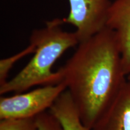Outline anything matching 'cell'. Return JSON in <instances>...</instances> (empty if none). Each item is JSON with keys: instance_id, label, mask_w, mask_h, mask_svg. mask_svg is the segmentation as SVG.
Wrapping results in <instances>:
<instances>
[{"instance_id": "obj_1", "label": "cell", "mask_w": 130, "mask_h": 130, "mask_svg": "<svg viewBox=\"0 0 130 130\" xmlns=\"http://www.w3.org/2000/svg\"><path fill=\"white\" fill-rule=\"evenodd\" d=\"M57 71L83 123L90 129L127 81L116 36L107 27L79 43L72 56Z\"/></svg>"}, {"instance_id": "obj_2", "label": "cell", "mask_w": 130, "mask_h": 130, "mask_svg": "<svg viewBox=\"0 0 130 130\" xmlns=\"http://www.w3.org/2000/svg\"><path fill=\"white\" fill-rule=\"evenodd\" d=\"M64 24L63 19L56 18L46 21L43 28L32 31L30 37L34 48L32 57L18 74L0 86L1 95L61 83L58 71H52L54 64L68 50L79 43L75 32L63 30Z\"/></svg>"}, {"instance_id": "obj_3", "label": "cell", "mask_w": 130, "mask_h": 130, "mask_svg": "<svg viewBox=\"0 0 130 130\" xmlns=\"http://www.w3.org/2000/svg\"><path fill=\"white\" fill-rule=\"evenodd\" d=\"M67 90L63 82L43 86L26 93L0 98V119L34 118L48 111L58 97Z\"/></svg>"}, {"instance_id": "obj_4", "label": "cell", "mask_w": 130, "mask_h": 130, "mask_svg": "<svg viewBox=\"0 0 130 130\" xmlns=\"http://www.w3.org/2000/svg\"><path fill=\"white\" fill-rule=\"evenodd\" d=\"M70 11L64 23L75 27L79 43L106 28L110 0H68Z\"/></svg>"}, {"instance_id": "obj_5", "label": "cell", "mask_w": 130, "mask_h": 130, "mask_svg": "<svg viewBox=\"0 0 130 130\" xmlns=\"http://www.w3.org/2000/svg\"><path fill=\"white\" fill-rule=\"evenodd\" d=\"M106 27L115 33L126 75L130 72V0H115L108 10Z\"/></svg>"}, {"instance_id": "obj_6", "label": "cell", "mask_w": 130, "mask_h": 130, "mask_svg": "<svg viewBox=\"0 0 130 130\" xmlns=\"http://www.w3.org/2000/svg\"><path fill=\"white\" fill-rule=\"evenodd\" d=\"M92 130H130V81H126Z\"/></svg>"}, {"instance_id": "obj_7", "label": "cell", "mask_w": 130, "mask_h": 130, "mask_svg": "<svg viewBox=\"0 0 130 130\" xmlns=\"http://www.w3.org/2000/svg\"><path fill=\"white\" fill-rule=\"evenodd\" d=\"M48 110L57 119L63 130H92L83 123L67 90L58 97Z\"/></svg>"}, {"instance_id": "obj_8", "label": "cell", "mask_w": 130, "mask_h": 130, "mask_svg": "<svg viewBox=\"0 0 130 130\" xmlns=\"http://www.w3.org/2000/svg\"><path fill=\"white\" fill-rule=\"evenodd\" d=\"M36 117L0 119V130H38Z\"/></svg>"}, {"instance_id": "obj_9", "label": "cell", "mask_w": 130, "mask_h": 130, "mask_svg": "<svg viewBox=\"0 0 130 130\" xmlns=\"http://www.w3.org/2000/svg\"><path fill=\"white\" fill-rule=\"evenodd\" d=\"M33 52V47L30 44L25 50L16 54L14 56L7 58H3L0 60V86L3 85L8 80V74L14 63L17 62L21 58L28 55L29 54H32Z\"/></svg>"}, {"instance_id": "obj_10", "label": "cell", "mask_w": 130, "mask_h": 130, "mask_svg": "<svg viewBox=\"0 0 130 130\" xmlns=\"http://www.w3.org/2000/svg\"><path fill=\"white\" fill-rule=\"evenodd\" d=\"M38 130H63L61 123L49 110L36 117Z\"/></svg>"}, {"instance_id": "obj_11", "label": "cell", "mask_w": 130, "mask_h": 130, "mask_svg": "<svg viewBox=\"0 0 130 130\" xmlns=\"http://www.w3.org/2000/svg\"><path fill=\"white\" fill-rule=\"evenodd\" d=\"M127 80L130 81V72H129V73L128 74V75H127Z\"/></svg>"}]
</instances>
